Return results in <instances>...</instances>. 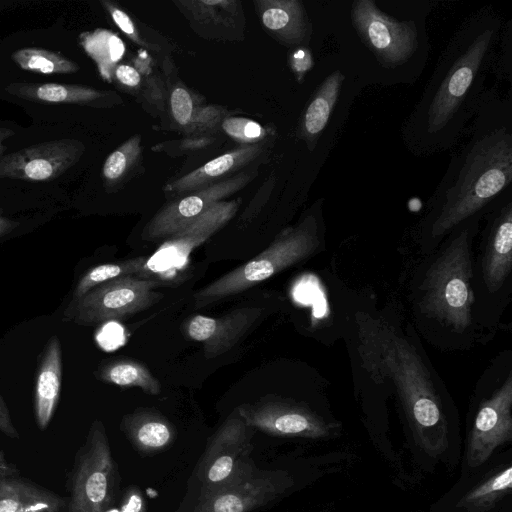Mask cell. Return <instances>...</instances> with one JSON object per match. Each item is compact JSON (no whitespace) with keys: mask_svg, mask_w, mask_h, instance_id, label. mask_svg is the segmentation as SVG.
<instances>
[{"mask_svg":"<svg viewBox=\"0 0 512 512\" xmlns=\"http://www.w3.org/2000/svg\"><path fill=\"white\" fill-rule=\"evenodd\" d=\"M501 27L498 14L484 7L450 38L402 127L403 140L412 153L443 152L464 136L488 90L486 76L495 64Z\"/></svg>","mask_w":512,"mask_h":512,"instance_id":"1","label":"cell"},{"mask_svg":"<svg viewBox=\"0 0 512 512\" xmlns=\"http://www.w3.org/2000/svg\"><path fill=\"white\" fill-rule=\"evenodd\" d=\"M487 90L428 201L423 229L439 241L469 218L487 212L512 182V99Z\"/></svg>","mask_w":512,"mask_h":512,"instance_id":"2","label":"cell"},{"mask_svg":"<svg viewBox=\"0 0 512 512\" xmlns=\"http://www.w3.org/2000/svg\"><path fill=\"white\" fill-rule=\"evenodd\" d=\"M361 366L376 382L393 384L418 442L431 456L447 445V423L441 401L415 346L389 323L361 316L358 320Z\"/></svg>","mask_w":512,"mask_h":512,"instance_id":"3","label":"cell"},{"mask_svg":"<svg viewBox=\"0 0 512 512\" xmlns=\"http://www.w3.org/2000/svg\"><path fill=\"white\" fill-rule=\"evenodd\" d=\"M483 214L469 218L451 232L450 242L430 265L420 287L422 312L457 332H464L472 322L470 240Z\"/></svg>","mask_w":512,"mask_h":512,"instance_id":"4","label":"cell"},{"mask_svg":"<svg viewBox=\"0 0 512 512\" xmlns=\"http://www.w3.org/2000/svg\"><path fill=\"white\" fill-rule=\"evenodd\" d=\"M321 201L297 225L282 231L260 254L196 291V309L239 294L318 251L322 239Z\"/></svg>","mask_w":512,"mask_h":512,"instance_id":"5","label":"cell"},{"mask_svg":"<svg viewBox=\"0 0 512 512\" xmlns=\"http://www.w3.org/2000/svg\"><path fill=\"white\" fill-rule=\"evenodd\" d=\"M117 484L118 473L104 425L95 420L74 458L66 512H107Z\"/></svg>","mask_w":512,"mask_h":512,"instance_id":"6","label":"cell"},{"mask_svg":"<svg viewBox=\"0 0 512 512\" xmlns=\"http://www.w3.org/2000/svg\"><path fill=\"white\" fill-rule=\"evenodd\" d=\"M254 432L236 407L212 435L199 461V497L232 487L258 472L251 456Z\"/></svg>","mask_w":512,"mask_h":512,"instance_id":"7","label":"cell"},{"mask_svg":"<svg viewBox=\"0 0 512 512\" xmlns=\"http://www.w3.org/2000/svg\"><path fill=\"white\" fill-rule=\"evenodd\" d=\"M158 286L156 280L134 275L110 280L78 299H71L63 319L91 326L131 317L149 309L163 298V294L155 290Z\"/></svg>","mask_w":512,"mask_h":512,"instance_id":"8","label":"cell"},{"mask_svg":"<svg viewBox=\"0 0 512 512\" xmlns=\"http://www.w3.org/2000/svg\"><path fill=\"white\" fill-rule=\"evenodd\" d=\"M351 20L362 42L386 68L404 64L418 48L416 24L381 11L374 0H356Z\"/></svg>","mask_w":512,"mask_h":512,"instance_id":"9","label":"cell"},{"mask_svg":"<svg viewBox=\"0 0 512 512\" xmlns=\"http://www.w3.org/2000/svg\"><path fill=\"white\" fill-rule=\"evenodd\" d=\"M256 175L257 171L241 172L167 203L145 225L142 238L148 241L168 240L213 204L245 187Z\"/></svg>","mask_w":512,"mask_h":512,"instance_id":"10","label":"cell"},{"mask_svg":"<svg viewBox=\"0 0 512 512\" xmlns=\"http://www.w3.org/2000/svg\"><path fill=\"white\" fill-rule=\"evenodd\" d=\"M237 409L250 427L269 435L318 439L331 433L330 425L321 417L288 400L265 397Z\"/></svg>","mask_w":512,"mask_h":512,"instance_id":"11","label":"cell"},{"mask_svg":"<svg viewBox=\"0 0 512 512\" xmlns=\"http://www.w3.org/2000/svg\"><path fill=\"white\" fill-rule=\"evenodd\" d=\"M84 151L82 142L67 138L32 145L0 157V178L52 180L77 163Z\"/></svg>","mask_w":512,"mask_h":512,"instance_id":"12","label":"cell"},{"mask_svg":"<svg viewBox=\"0 0 512 512\" xmlns=\"http://www.w3.org/2000/svg\"><path fill=\"white\" fill-rule=\"evenodd\" d=\"M512 375L486 400L476 413L467 445L470 467L484 464L502 444L512 439Z\"/></svg>","mask_w":512,"mask_h":512,"instance_id":"13","label":"cell"},{"mask_svg":"<svg viewBox=\"0 0 512 512\" xmlns=\"http://www.w3.org/2000/svg\"><path fill=\"white\" fill-rule=\"evenodd\" d=\"M293 484L286 471H258L239 484L199 497L193 512H253L278 500Z\"/></svg>","mask_w":512,"mask_h":512,"instance_id":"14","label":"cell"},{"mask_svg":"<svg viewBox=\"0 0 512 512\" xmlns=\"http://www.w3.org/2000/svg\"><path fill=\"white\" fill-rule=\"evenodd\" d=\"M482 273L489 292H497L512 268V199L510 188L491 205Z\"/></svg>","mask_w":512,"mask_h":512,"instance_id":"15","label":"cell"},{"mask_svg":"<svg viewBox=\"0 0 512 512\" xmlns=\"http://www.w3.org/2000/svg\"><path fill=\"white\" fill-rule=\"evenodd\" d=\"M259 307H239L220 317L195 315L186 324L190 339L200 342L206 358L229 351L261 315Z\"/></svg>","mask_w":512,"mask_h":512,"instance_id":"16","label":"cell"},{"mask_svg":"<svg viewBox=\"0 0 512 512\" xmlns=\"http://www.w3.org/2000/svg\"><path fill=\"white\" fill-rule=\"evenodd\" d=\"M64 498L19 476L0 451V512H63Z\"/></svg>","mask_w":512,"mask_h":512,"instance_id":"17","label":"cell"},{"mask_svg":"<svg viewBox=\"0 0 512 512\" xmlns=\"http://www.w3.org/2000/svg\"><path fill=\"white\" fill-rule=\"evenodd\" d=\"M263 149L260 143L243 145L210 160L203 166L174 180L165 187L167 193L184 196L211 184L225 180L236 170L255 160Z\"/></svg>","mask_w":512,"mask_h":512,"instance_id":"18","label":"cell"},{"mask_svg":"<svg viewBox=\"0 0 512 512\" xmlns=\"http://www.w3.org/2000/svg\"><path fill=\"white\" fill-rule=\"evenodd\" d=\"M62 383V348L58 336L47 342L39 365L34 397L37 426L45 430L56 410Z\"/></svg>","mask_w":512,"mask_h":512,"instance_id":"19","label":"cell"},{"mask_svg":"<svg viewBox=\"0 0 512 512\" xmlns=\"http://www.w3.org/2000/svg\"><path fill=\"white\" fill-rule=\"evenodd\" d=\"M265 28L288 45L308 41L311 25L302 2L298 0H264L255 2Z\"/></svg>","mask_w":512,"mask_h":512,"instance_id":"20","label":"cell"},{"mask_svg":"<svg viewBox=\"0 0 512 512\" xmlns=\"http://www.w3.org/2000/svg\"><path fill=\"white\" fill-rule=\"evenodd\" d=\"M121 430L140 452L153 453L167 448L174 440L173 425L158 411L137 409L121 421Z\"/></svg>","mask_w":512,"mask_h":512,"instance_id":"21","label":"cell"},{"mask_svg":"<svg viewBox=\"0 0 512 512\" xmlns=\"http://www.w3.org/2000/svg\"><path fill=\"white\" fill-rule=\"evenodd\" d=\"M238 200L219 201L209 207L188 226L165 241L159 249H173L178 257H187L196 246L223 227L235 215Z\"/></svg>","mask_w":512,"mask_h":512,"instance_id":"22","label":"cell"},{"mask_svg":"<svg viewBox=\"0 0 512 512\" xmlns=\"http://www.w3.org/2000/svg\"><path fill=\"white\" fill-rule=\"evenodd\" d=\"M344 78L339 70L328 75L315 91L304 111L299 130L300 137L306 142L309 150L314 149L329 121Z\"/></svg>","mask_w":512,"mask_h":512,"instance_id":"23","label":"cell"},{"mask_svg":"<svg viewBox=\"0 0 512 512\" xmlns=\"http://www.w3.org/2000/svg\"><path fill=\"white\" fill-rule=\"evenodd\" d=\"M6 91L31 101L79 105H94L93 103L106 95L105 92L91 87L58 83H13L6 87Z\"/></svg>","mask_w":512,"mask_h":512,"instance_id":"24","label":"cell"},{"mask_svg":"<svg viewBox=\"0 0 512 512\" xmlns=\"http://www.w3.org/2000/svg\"><path fill=\"white\" fill-rule=\"evenodd\" d=\"M79 41L97 64L102 78L110 81L116 64L125 52L123 41L115 33L105 29L84 32L79 36Z\"/></svg>","mask_w":512,"mask_h":512,"instance_id":"25","label":"cell"},{"mask_svg":"<svg viewBox=\"0 0 512 512\" xmlns=\"http://www.w3.org/2000/svg\"><path fill=\"white\" fill-rule=\"evenodd\" d=\"M99 378L120 387H138L148 394L157 395L161 386L150 370L142 363L120 359L106 363L98 371Z\"/></svg>","mask_w":512,"mask_h":512,"instance_id":"26","label":"cell"},{"mask_svg":"<svg viewBox=\"0 0 512 512\" xmlns=\"http://www.w3.org/2000/svg\"><path fill=\"white\" fill-rule=\"evenodd\" d=\"M512 488V467L508 466L494 474L474 489L470 490L459 502V507L469 512H483L491 509Z\"/></svg>","mask_w":512,"mask_h":512,"instance_id":"27","label":"cell"},{"mask_svg":"<svg viewBox=\"0 0 512 512\" xmlns=\"http://www.w3.org/2000/svg\"><path fill=\"white\" fill-rule=\"evenodd\" d=\"M147 262L148 260L146 257H136L115 263L102 264L91 268L77 283L73 292L72 300L82 297L91 289L110 280L122 276L139 274L146 268Z\"/></svg>","mask_w":512,"mask_h":512,"instance_id":"28","label":"cell"},{"mask_svg":"<svg viewBox=\"0 0 512 512\" xmlns=\"http://www.w3.org/2000/svg\"><path fill=\"white\" fill-rule=\"evenodd\" d=\"M12 59L23 70L41 73H74L79 66L65 56L49 50L23 48L12 54Z\"/></svg>","mask_w":512,"mask_h":512,"instance_id":"29","label":"cell"},{"mask_svg":"<svg viewBox=\"0 0 512 512\" xmlns=\"http://www.w3.org/2000/svg\"><path fill=\"white\" fill-rule=\"evenodd\" d=\"M140 141L141 137L136 135L106 158L103 165V177L106 183L118 182L132 168L141 153Z\"/></svg>","mask_w":512,"mask_h":512,"instance_id":"30","label":"cell"},{"mask_svg":"<svg viewBox=\"0 0 512 512\" xmlns=\"http://www.w3.org/2000/svg\"><path fill=\"white\" fill-rule=\"evenodd\" d=\"M222 129L236 141L245 145L258 143L265 135V130L257 122L230 117L222 122Z\"/></svg>","mask_w":512,"mask_h":512,"instance_id":"31","label":"cell"},{"mask_svg":"<svg viewBox=\"0 0 512 512\" xmlns=\"http://www.w3.org/2000/svg\"><path fill=\"white\" fill-rule=\"evenodd\" d=\"M170 107L175 121L180 126H188L194 116L193 100L183 87H176L170 95Z\"/></svg>","mask_w":512,"mask_h":512,"instance_id":"32","label":"cell"},{"mask_svg":"<svg viewBox=\"0 0 512 512\" xmlns=\"http://www.w3.org/2000/svg\"><path fill=\"white\" fill-rule=\"evenodd\" d=\"M499 58L495 60L494 72L497 74L499 80L511 81L512 68H511V48H512V24L511 21L507 22L503 30V39Z\"/></svg>","mask_w":512,"mask_h":512,"instance_id":"33","label":"cell"},{"mask_svg":"<svg viewBox=\"0 0 512 512\" xmlns=\"http://www.w3.org/2000/svg\"><path fill=\"white\" fill-rule=\"evenodd\" d=\"M103 5L110 12L111 17L115 24L132 40L137 43H140L134 23L130 19V17L118 7H115L109 2L104 1Z\"/></svg>","mask_w":512,"mask_h":512,"instance_id":"34","label":"cell"},{"mask_svg":"<svg viewBox=\"0 0 512 512\" xmlns=\"http://www.w3.org/2000/svg\"><path fill=\"white\" fill-rule=\"evenodd\" d=\"M290 66L297 75L298 80L303 79L306 72L313 66L311 51L306 47H299L290 55Z\"/></svg>","mask_w":512,"mask_h":512,"instance_id":"35","label":"cell"},{"mask_svg":"<svg viewBox=\"0 0 512 512\" xmlns=\"http://www.w3.org/2000/svg\"><path fill=\"white\" fill-rule=\"evenodd\" d=\"M145 510V502L141 491L137 487L128 488L118 512H145Z\"/></svg>","mask_w":512,"mask_h":512,"instance_id":"36","label":"cell"},{"mask_svg":"<svg viewBox=\"0 0 512 512\" xmlns=\"http://www.w3.org/2000/svg\"><path fill=\"white\" fill-rule=\"evenodd\" d=\"M114 75L120 83L128 87H137L141 81L138 70L126 64L118 65L115 68Z\"/></svg>","mask_w":512,"mask_h":512,"instance_id":"37","label":"cell"},{"mask_svg":"<svg viewBox=\"0 0 512 512\" xmlns=\"http://www.w3.org/2000/svg\"><path fill=\"white\" fill-rule=\"evenodd\" d=\"M0 432L11 439H19V433L14 426L9 409L0 394Z\"/></svg>","mask_w":512,"mask_h":512,"instance_id":"38","label":"cell"},{"mask_svg":"<svg viewBox=\"0 0 512 512\" xmlns=\"http://www.w3.org/2000/svg\"><path fill=\"white\" fill-rule=\"evenodd\" d=\"M19 225L18 222L5 217L0 210V237L10 233Z\"/></svg>","mask_w":512,"mask_h":512,"instance_id":"39","label":"cell"},{"mask_svg":"<svg viewBox=\"0 0 512 512\" xmlns=\"http://www.w3.org/2000/svg\"><path fill=\"white\" fill-rule=\"evenodd\" d=\"M14 134V131L9 128L0 127V138L6 139Z\"/></svg>","mask_w":512,"mask_h":512,"instance_id":"40","label":"cell"},{"mask_svg":"<svg viewBox=\"0 0 512 512\" xmlns=\"http://www.w3.org/2000/svg\"><path fill=\"white\" fill-rule=\"evenodd\" d=\"M3 140H4L3 138H0V149H1V145H2V141Z\"/></svg>","mask_w":512,"mask_h":512,"instance_id":"41","label":"cell"}]
</instances>
